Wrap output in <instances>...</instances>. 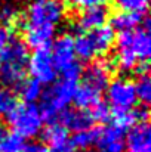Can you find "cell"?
Wrapping results in <instances>:
<instances>
[{"instance_id": "6da1fadb", "label": "cell", "mask_w": 151, "mask_h": 152, "mask_svg": "<svg viewBox=\"0 0 151 152\" xmlns=\"http://www.w3.org/2000/svg\"><path fill=\"white\" fill-rule=\"evenodd\" d=\"M151 55V37L148 21L145 25L129 33H122L116 39V64L124 71H147Z\"/></svg>"}, {"instance_id": "7a4b0ae2", "label": "cell", "mask_w": 151, "mask_h": 152, "mask_svg": "<svg viewBox=\"0 0 151 152\" xmlns=\"http://www.w3.org/2000/svg\"><path fill=\"white\" fill-rule=\"evenodd\" d=\"M80 75H82V68L79 64H76L71 68L62 71V77L55 83H52V86L46 92H43L42 108H39L43 121H48L50 124L55 123L59 114L64 109H67V106L73 102Z\"/></svg>"}, {"instance_id": "3957f363", "label": "cell", "mask_w": 151, "mask_h": 152, "mask_svg": "<svg viewBox=\"0 0 151 152\" xmlns=\"http://www.w3.org/2000/svg\"><path fill=\"white\" fill-rule=\"evenodd\" d=\"M30 52L19 39H12L6 49L0 53V80L10 87H18L27 74Z\"/></svg>"}, {"instance_id": "277c9868", "label": "cell", "mask_w": 151, "mask_h": 152, "mask_svg": "<svg viewBox=\"0 0 151 152\" xmlns=\"http://www.w3.org/2000/svg\"><path fill=\"white\" fill-rule=\"evenodd\" d=\"M116 43L114 31L104 25L98 30L80 33L74 39L76 56L82 61H95L101 56L107 55Z\"/></svg>"}, {"instance_id": "5b68a950", "label": "cell", "mask_w": 151, "mask_h": 152, "mask_svg": "<svg viewBox=\"0 0 151 152\" xmlns=\"http://www.w3.org/2000/svg\"><path fill=\"white\" fill-rule=\"evenodd\" d=\"M9 129L22 139H33L40 134L45 121L39 106L34 103H21L7 115Z\"/></svg>"}, {"instance_id": "8992f818", "label": "cell", "mask_w": 151, "mask_h": 152, "mask_svg": "<svg viewBox=\"0 0 151 152\" xmlns=\"http://www.w3.org/2000/svg\"><path fill=\"white\" fill-rule=\"evenodd\" d=\"M67 6L62 0H31L22 24L56 27L65 18Z\"/></svg>"}, {"instance_id": "52a82bcc", "label": "cell", "mask_w": 151, "mask_h": 152, "mask_svg": "<svg viewBox=\"0 0 151 152\" xmlns=\"http://www.w3.org/2000/svg\"><path fill=\"white\" fill-rule=\"evenodd\" d=\"M105 90H107V101H108L107 105L114 114L129 112L138 103L133 81H130L129 78L117 77L110 81Z\"/></svg>"}, {"instance_id": "ba28073f", "label": "cell", "mask_w": 151, "mask_h": 152, "mask_svg": "<svg viewBox=\"0 0 151 152\" xmlns=\"http://www.w3.org/2000/svg\"><path fill=\"white\" fill-rule=\"evenodd\" d=\"M27 71L31 74L33 80H36L40 84H52L56 81L58 71L52 62L50 53L48 49L45 50H34L30 55Z\"/></svg>"}, {"instance_id": "9c48e42d", "label": "cell", "mask_w": 151, "mask_h": 152, "mask_svg": "<svg viewBox=\"0 0 151 152\" xmlns=\"http://www.w3.org/2000/svg\"><path fill=\"white\" fill-rule=\"evenodd\" d=\"M52 62L56 68V71H65L76 65V50H74V39L65 33L53 39L52 42V50L49 52Z\"/></svg>"}, {"instance_id": "30bf717a", "label": "cell", "mask_w": 151, "mask_h": 152, "mask_svg": "<svg viewBox=\"0 0 151 152\" xmlns=\"http://www.w3.org/2000/svg\"><path fill=\"white\" fill-rule=\"evenodd\" d=\"M126 143V133L116 124H108L96 129L95 145L101 152H123Z\"/></svg>"}, {"instance_id": "8fae6325", "label": "cell", "mask_w": 151, "mask_h": 152, "mask_svg": "<svg viewBox=\"0 0 151 152\" xmlns=\"http://www.w3.org/2000/svg\"><path fill=\"white\" fill-rule=\"evenodd\" d=\"M111 71H113V65L111 62L105 61V59H98L94 61L91 65H88V68L83 72V81L85 84L99 90L101 93L107 89V86L111 81Z\"/></svg>"}, {"instance_id": "7c38bea8", "label": "cell", "mask_w": 151, "mask_h": 152, "mask_svg": "<svg viewBox=\"0 0 151 152\" xmlns=\"http://www.w3.org/2000/svg\"><path fill=\"white\" fill-rule=\"evenodd\" d=\"M24 27V39L27 48H33L34 50H45L52 45L56 33V27L52 25H31L22 24Z\"/></svg>"}, {"instance_id": "4fadbf2b", "label": "cell", "mask_w": 151, "mask_h": 152, "mask_svg": "<svg viewBox=\"0 0 151 152\" xmlns=\"http://www.w3.org/2000/svg\"><path fill=\"white\" fill-rule=\"evenodd\" d=\"M58 118H59V124L67 132H73V133L89 130V129H92V124H94V120H92L89 111L79 109V108L64 109Z\"/></svg>"}, {"instance_id": "5bb4252c", "label": "cell", "mask_w": 151, "mask_h": 152, "mask_svg": "<svg viewBox=\"0 0 151 152\" xmlns=\"http://www.w3.org/2000/svg\"><path fill=\"white\" fill-rule=\"evenodd\" d=\"M124 149L126 152H151V130L148 123H141L129 129Z\"/></svg>"}, {"instance_id": "9a60e30c", "label": "cell", "mask_w": 151, "mask_h": 152, "mask_svg": "<svg viewBox=\"0 0 151 152\" xmlns=\"http://www.w3.org/2000/svg\"><path fill=\"white\" fill-rule=\"evenodd\" d=\"M108 19V10L104 6H96V7H89V9H83L77 16H76V22L74 27L82 31H92V30H98L101 27L105 25Z\"/></svg>"}, {"instance_id": "2e32d148", "label": "cell", "mask_w": 151, "mask_h": 152, "mask_svg": "<svg viewBox=\"0 0 151 152\" xmlns=\"http://www.w3.org/2000/svg\"><path fill=\"white\" fill-rule=\"evenodd\" d=\"M144 21V15L139 13H129V12H117L111 16V25L110 28L113 31H119L122 33H129L136 30L138 27H141Z\"/></svg>"}, {"instance_id": "e0dca14e", "label": "cell", "mask_w": 151, "mask_h": 152, "mask_svg": "<svg viewBox=\"0 0 151 152\" xmlns=\"http://www.w3.org/2000/svg\"><path fill=\"white\" fill-rule=\"evenodd\" d=\"M101 101V92L85 84V83H79L74 92V98L73 102L76 103V108L79 109H91L92 106H95Z\"/></svg>"}, {"instance_id": "ac0fdd59", "label": "cell", "mask_w": 151, "mask_h": 152, "mask_svg": "<svg viewBox=\"0 0 151 152\" xmlns=\"http://www.w3.org/2000/svg\"><path fill=\"white\" fill-rule=\"evenodd\" d=\"M24 145L25 143L21 136L0 123V152H21Z\"/></svg>"}, {"instance_id": "d6986e66", "label": "cell", "mask_w": 151, "mask_h": 152, "mask_svg": "<svg viewBox=\"0 0 151 152\" xmlns=\"http://www.w3.org/2000/svg\"><path fill=\"white\" fill-rule=\"evenodd\" d=\"M18 92L24 103H34L36 101L42 99L43 95V86L37 83L36 80H24L18 86Z\"/></svg>"}, {"instance_id": "ffe728a7", "label": "cell", "mask_w": 151, "mask_h": 152, "mask_svg": "<svg viewBox=\"0 0 151 152\" xmlns=\"http://www.w3.org/2000/svg\"><path fill=\"white\" fill-rule=\"evenodd\" d=\"M133 87H135V93H136V98L138 101L142 102L144 105L150 103L151 101V80L150 75L147 71H141L139 75L136 77L135 83H133Z\"/></svg>"}, {"instance_id": "44dd1931", "label": "cell", "mask_w": 151, "mask_h": 152, "mask_svg": "<svg viewBox=\"0 0 151 152\" xmlns=\"http://www.w3.org/2000/svg\"><path fill=\"white\" fill-rule=\"evenodd\" d=\"M95 139H96V129H89V130H85V132L74 133L71 143H73L74 149L88 151V148L95 145Z\"/></svg>"}, {"instance_id": "7402d4cb", "label": "cell", "mask_w": 151, "mask_h": 152, "mask_svg": "<svg viewBox=\"0 0 151 152\" xmlns=\"http://www.w3.org/2000/svg\"><path fill=\"white\" fill-rule=\"evenodd\" d=\"M43 136H45V140L48 142L49 146L68 140V132L59 123H52L49 127L45 130Z\"/></svg>"}, {"instance_id": "603a6c76", "label": "cell", "mask_w": 151, "mask_h": 152, "mask_svg": "<svg viewBox=\"0 0 151 152\" xmlns=\"http://www.w3.org/2000/svg\"><path fill=\"white\" fill-rule=\"evenodd\" d=\"M148 3H150V0H116V4L122 12L139 13V15L145 13Z\"/></svg>"}, {"instance_id": "cb8c5ba5", "label": "cell", "mask_w": 151, "mask_h": 152, "mask_svg": "<svg viewBox=\"0 0 151 152\" xmlns=\"http://www.w3.org/2000/svg\"><path fill=\"white\" fill-rule=\"evenodd\" d=\"M18 18H19L18 10L12 3L0 1V22L3 24V27L15 24L18 21Z\"/></svg>"}, {"instance_id": "d4e9b609", "label": "cell", "mask_w": 151, "mask_h": 152, "mask_svg": "<svg viewBox=\"0 0 151 152\" xmlns=\"http://www.w3.org/2000/svg\"><path fill=\"white\" fill-rule=\"evenodd\" d=\"M89 114H91L94 123H95V121L107 123V121L111 118V109H110V106L107 105V102H102V101H99L95 106H92Z\"/></svg>"}, {"instance_id": "484cf974", "label": "cell", "mask_w": 151, "mask_h": 152, "mask_svg": "<svg viewBox=\"0 0 151 152\" xmlns=\"http://www.w3.org/2000/svg\"><path fill=\"white\" fill-rule=\"evenodd\" d=\"M16 105H18V103H16L15 96H13L10 92H6V90H4L3 98H1V101H0V115H6V117H7V115L15 109Z\"/></svg>"}, {"instance_id": "4316f807", "label": "cell", "mask_w": 151, "mask_h": 152, "mask_svg": "<svg viewBox=\"0 0 151 152\" xmlns=\"http://www.w3.org/2000/svg\"><path fill=\"white\" fill-rule=\"evenodd\" d=\"M70 6L76 9H89V7H96L104 6L108 0H67Z\"/></svg>"}, {"instance_id": "83f0119b", "label": "cell", "mask_w": 151, "mask_h": 152, "mask_svg": "<svg viewBox=\"0 0 151 152\" xmlns=\"http://www.w3.org/2000/svg\"><path fill=\"white\" fill-rule=\"evenodd\" d=\"M10 40H12L10 30H9L7 27L0 25V53L6 49V46L10 43Z\"/></svg>"}, {"instance_id": "f1b7e54d", "label": "cell", "mask_w": 151, "mask_h": 152, "mask_svg": "<svg viewBox=\"0 0 151 152\" xmlns=\"http://www.w3.org/2000/svg\"><path fill=\"white\" fill-rule=\"evenodd\" d=\"M48 152H76L71 140H65V142H61V143H56V145H52Z\"/></svg>"}, {"instance_id": "f546056e", "label": "cell", "mask_w": 151, "mask_h": 152, "mask_svg": "<svg viewBox=\"0 0 151 152\" xmlns=\"http://www.w3.org/2000/svg\"><path fill=\"white\" fill-rule=\"evenodd\" d=\"M21 152H48V148L42 142H30L24 145Z\"/></svg>"}, {"instance_id": "4dcf8cb0", "label": "cell", "mask_w": 151, "mask_h": 152, "mask_svg": "<svg viewBox=\"0 0 151 152\" xmlns=\"http://www.w3.org/2000/svg\"><path fill=\"white\" fill-rule=\"evenodd\" d=\"M3 93H4V90L0 87V101H1V98H3Z\"/></svg>"}, {"instance_id": "1f68e13d", "label": "cell", "mask_w": 151, "mask_h": 152, "mask_svg": "<svg viewBox=\"0 0 151 152\" xmlns=\"http://www.w3.org/2000/svg\"><path fill=\"white\" fill-rule=\"evenodd\" d=\"M80 152H92V151H80Z\"/></svg>"}]
</instances>
